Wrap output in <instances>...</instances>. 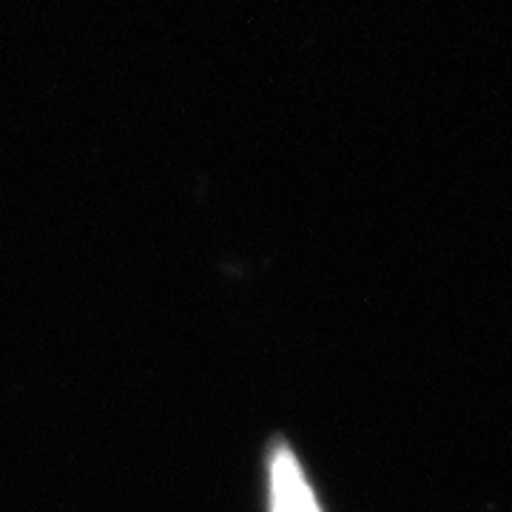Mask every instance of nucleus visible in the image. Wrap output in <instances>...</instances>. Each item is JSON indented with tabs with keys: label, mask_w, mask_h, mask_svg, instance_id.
<instances>
[{
	"label": "nucleus",
	"mask_w": 512,
	"mask_h": 512,
	"mask_svg": "<svg viewBox=\"0 0 512 512\" xmlns=\"http://www.w3.org/2000/svg\"><path fill=\"white\" fill-rule=\"evenodd\" d=\"M271 512H322L311 481L288 447H276L271 456Z\"/></svg>",
	"instance_id": "obj_1"
}]
</instances>
